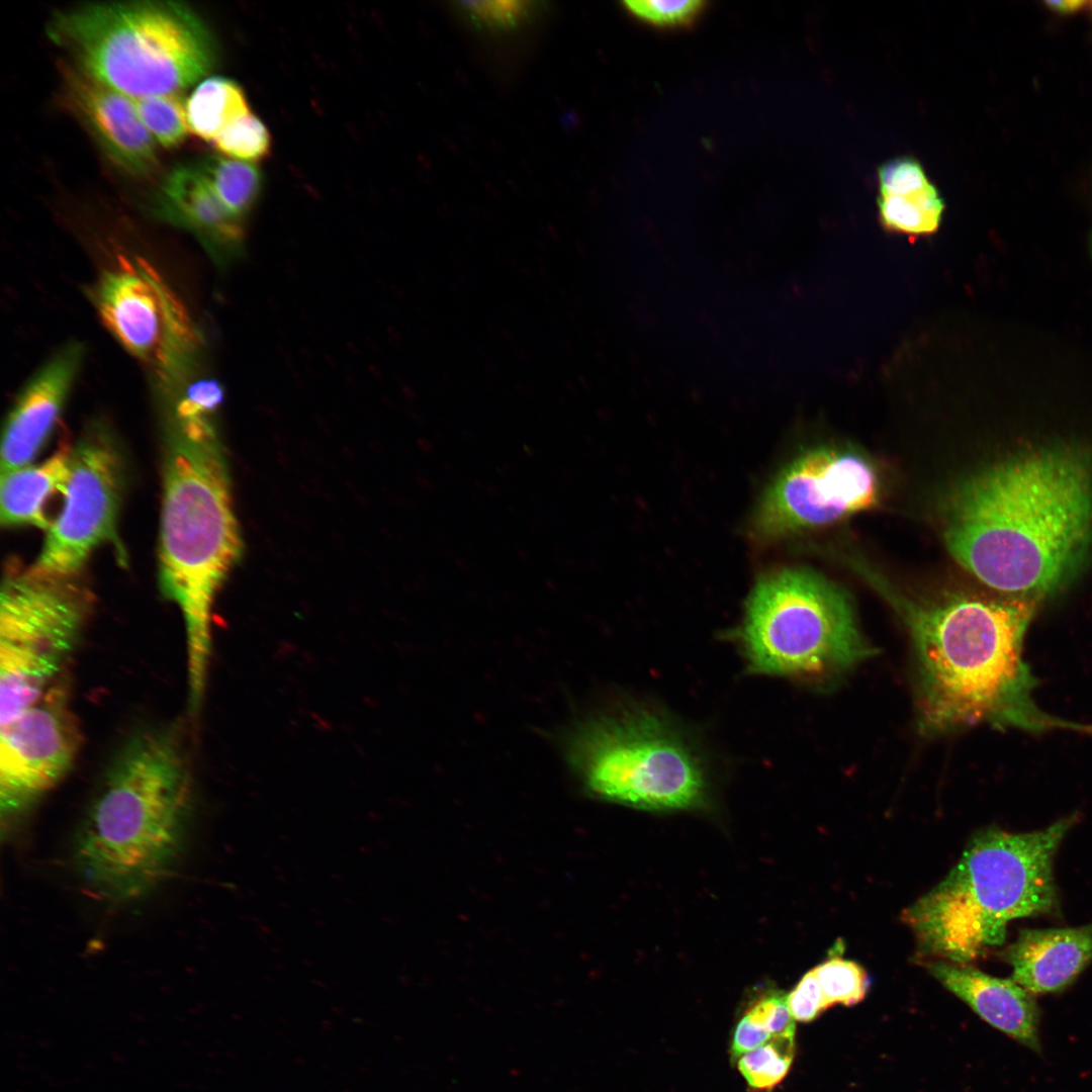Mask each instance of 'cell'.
<instances>
[{
  "mask_svg": "<svg viewBox=\"0 0 1092 1092\" xmlns=\"http://www.w3.org/2000/svg\"><path fill=\"white\" fill-rule=\"evenodd\" d=\"M949 510L952 557L990 588L1038 604L1092 558V449L1059 441L1019 450L965 480Z\"/></svg>",
  "mask_w": 1092,
  "mask_h": 1092,
  "instance_id": "1",
  "label": "cell"
},
{
  "mask_svg": "<svg viewBox=\"0 0 1092 1092\" xmlns=\"http://www.w3.org/2000/svg\"><path fill=\"white\" fill-rule=\"evenodd\" d=\"M914 643L922 727L930 731L987 723L1029 733L1071 730L1092 736V725L1061 719L1033 699L1036 678L1023 643L1038 604L1011 597H953L920 603L869 572Z\"/></svg>",
  "mask_w": 1092,
  "mask_h": 1092,
  "instance_id": "2",
  "label": "cell"
},
{
  "mask_svg": "<svg viewBox=\"0 0 1092 1092\" xmlns=\"http://www.w3.org/2000/svg\"><path fill=\"white\" fill-rule=\"evenodd\" d=\"M164 433L159 581L182 615L188 695L201 701L215 595L242 556L231 478L212 412L186 394L160 405Z\"/></svg>",
  "mask_w": 1092,
  "mask_h": 1092,
  "instance_id": "3",
  "label": "cell"
},
{
  "mask_svg": "<svg viewBox=\"0 0 1092 1092\" xmlns=\"http://www.w3.org/2000/svg\"><path fill=\"white\" fill-rule=\"evenodd\" d=\"M192 810L186 752L169 729L129 737L75 833L76 875L94 896L128 904L166 881L184 850Z\"/></svg>",
  "mask_w": 1092,
  "mask_h": 1092,
  "instance_id": "4",
  "label": "cell"
},
{
  "mask_svg": "<svg viewBox=\"0 0 1092 1092\" xmlns=\"http://www.w3.org/2000/svg\"><path fill=\"white\" fill-rule=\"evenodd\" d=\"M1076 819L1028 833L977 834L946 878L903 914L922 949L966 964L1000 944L1009 920L1051 910L1053 858Z\"/></svg>",
  "mask_w": 1092,
  "mask_h": 1092,
  "instance_id": "5",
  "label": "cell"
},
{
  "mask_svg": "<svg viewBox=\"0 0 1092 1092\" xmlns=\"http://www.w3.org/2000/svg\"><path fill=\"white\" fill-rule=\"evenodd\" d=\"M48 33L76 67L134 100L179 93L217 57L202 18L177 1L82 4L57 12Z\"/></svg>",
  "mask_w": 1092,
  "mask_h": 1092,
  "instance_id": "6",
  "label": "cell"
},
{
  "mask_svg": "<svg viewBox=\"0 0 1092 1092\" xmlns=\"http://www.w3.org/2000/svg\"><path fill=\"white\" fill-rule=\"evenodd\" d=\"M569 768L593 795L642 809L675 810L705 795L704 767L687 740L661 715L626 708L594 715L561 737Z\"/></svg>",
  "mask_w": 1092,
  "mask_h": 1092,
  "instance_id": "7",
  "label": "cell"
},
{
  "mask_svg": "<svg viewBox=\"0 0 1092 1092\" xmlns=\"http://www.w3.org/2000/svg\"><path fill=\"white\" fill-rule=\"evenodd\" d=\"M741 642L750 670L768 675L842 671L873 653L847 593L798 567L756 582L746 603Z\"/></svg>",
  "mask_w": 1092,
  "mask_h": 1092,
  "instance_id": "8",
  "label": "cell"
},
{
  "mask_svg": "<svg viewBox=\"0 0 1092 1092\" xmlns=\"http://www.w3.org/2000/svg\"><path fill=\"white\" fill-rule=\"evenodd\" d=\"M80 574L8 569L0 596V722L39 701L63 678L92 610Z\"/></svg>",
  "mask_w": 1092,
  "mask_h": 1092,
  "instance_id": "9",
  "label": "cell"
},
{
  "mask_svg": "<svg viewBox=\"0 0 1092 1092\" xmlns=\"http://www.w3.org/2000/svg\"><path fill=\"white\" fill-rule=\"evenodd\" d=\"M89 295L106 330L145 367L156 397L199 375L201 333L183 300L148 260L116 255Z\"/></svg>",
  "mask_w": 1092,
  "mask_h": 1092,
  "instance_id": "10",
  "label": "cell"
},
{
  "mask_svg": "<svg viewBox=\"0 0 1092 1092\" xmlns=\"http://www.w3.org/2000/svg\"><path fill=\"white\" fill-rule=\"evenodd\" d=\"M880 481L873 464L847 449L808 450L782 469L755 512L752 532L761 541L833 524L872 509Z\"/></svg>",
  "mask_w": 1092,
  "mask_h": 1092,
  "instance_id": "11",
  "label": "cell"
},
{
  "mask_svg": "<svg viewBox=\"0 0 1092 1092\" xmlns=\"http://www.w3.org/2000/svg\"><path fill=\"white\" fill-rule=\"evenodd\" d=\"M121 461L108 431L88 429L73 445L64 506L27 568L37 574L79 575L93 550L116 539Z\"/></svg>",
  "mask_w": 1092,
  "mask_h": 1092,
  "instance_id": "12",
  "label": "cell"
},
{
  "mask_svg": "<svg viewBox=\"0 0 1092 1092\" xmlns=\"http://www.w3.org/2000/svg\"><path fill=\"white\" fill-rule=\"evenodd\" d=\"M81 743L63 678L1 725L0 809L11 819L29 809L71 770Z\"/></svg>",
  "mask_w": 1092,
  "mask_h": 1092,
  "instance_id": "13",
  "label": "cell"
},
{
  "mask_svg": "<svg viewBox=\"0 0 1092 1092\" xmlns=\"http://www.w3.org/2000/svg\"><path fill=\"white\" fill-rule=\"evenodd\" d=\"M64 102L89 130L106 157L121 170L151 174L158 165L156 141L142 122L134 100L63 63Z\"/></svg>",
  "mask_w": 1092,
  "mask_h": 1092,
  "instance_id": "14",
  "label": "cell"
},
{
  "mask_svg": "<svg viewBox=\"0 0 1092 1092\" xmlns=\"http://www.w3.org/2000/svg\"><path fill=\"white\" fill-rule=\"evenodd\" d=\"M85 347L69 341L25 381L7 416L1 442V472L26 465L54 430L80 371Z\"/></svg>",
  "mask_w": 1092,
  "mask_h": 1092,
  "instance_id": "15",
  "label": "cell"
},
{
  "mask_svg": "<svg viewBox=\"0 0 1092 1092\" xmlns=\"http://www.w3.org/2000/svg\"><path fill=\"white\" fill-rule=\"evenodd\" d=\"M927 970L990 1025L1036 1053L1041 1051L1036 1002L1012 979H999L967 964L942 960L928 962Z\"/></svg>",
  "mask_w": 1092,
  "mask_h": 1092,
  "instance_id": "16",
  "label": "cell"
},
{
  "mask_svg": "<svg viewBox=\"0 0 1092 1092\" xmlns=\"http://www.w3.org/2000/svg\"><path fill=\"white\" fill-rule=\"evenodd\" d=\"M162 219L194 235L212 252L231 249L244 237L243 219L232 214L198 165H179L162 182L153 202Z\"/></svg>",
  "mask_w": 1092,
  "mask_h": 1092,
  "instance_id": "17",
  "label": "cell"
},
{
  "mask_svg": "<svg viewBox=\"0 0 1092 1092\" xmlns=\"http://www.w3.org/2000/svg\"><path fill=\"white\" fill-rule=\"evenodd\" d=\"M1012 980L1031 994L1058 992L1092 961V924L1025 929L1007 950Z\"/></svg>",
  "mask_w": 1092,
  "mask_h": 1092,
  "instance_id": "18",
  "label": "cell"
},
{
  "mask_svg": "<svg viewBox=\"0 0 1092 1092\" xmlns=\"http://www.w3.org/2000/svg\"><path fill=\"white\" fill-rule=\"evenodd\" d=\"M878 186L883 226L914 237L937 231L944 202L918 161L902 157L882 164L878 169Z\"/></svg>",
  "mask_w": 1092,
  "mask_h": 1092,
  "instance_id": "19",
  "label": "cell"
},
{
  "mask_svg": "<svg viewBox=\"0 0 1092 1092\" xmlns=\"http://www.w3.org/2000/svg\"><path fill=\"white\" fill-rule=\"evenodd\" d=\"M73 446L65 443L37 465L1 472L0 520L4 527L29 525L48 530L52 522L44 515L49 496L64 492L70 473Z\"/></svg>",
  "mask_w": 1092,
  "mask_h": 1092,
  "instance_id": "20",
  "label": "cell"
},
{
  "mask_svg": "<svg viewBox=\"0 0 1092 1092\" xmlns=\"http://www.w3.org/2000/svg\"><path fill=\"white\" fill-rule=\"evenodd\" d=\"M189 130L206 142L250 112L243 88L234 80L214 76L200 82L186 101Z\"/></svg>",
  "mask_w": 1092,
  "mask_h": 1092,
  "instance_id": "21",
  "label": "cell"
},
{
  "mask_svg": "<svg viewBox=\"0 0 1092 1092\" xmlns=\"http://www.w3.org/2000/svg\"><path fill=\"white\" fill-rule=\"evenodd\" d=\"M211 189L225 208L243 219L257 203L263 176L253 164L210 156L197 163Z\"/></svg>",
  "mask_w": 1092,
  "mask_h": 1092,
  "instance_id": "22",
  "label": "cell"
},
{
  "mask_svg": "<svg viewBox=\"0 0 1092 1092\" xmlns=\"http://www.w3.org/2000/svg\"><path fill=\"white\" fill-rule=\"evenodd\" d=\"M134 105L146 128L164 148L178 147L190 131L186 102L179 93L138 99Z\"/></svg>",
  "mask_w": 1092,
  "mask_h": 1092,
  "instance_id": "23",
  "label": "cell"
},
{
  "mask_svg": "<svg viewBox=\"0 0 1092 1092\" xmlns=\"http://www.w3.org/2000/svg\"><path fill=\"white\" fill-rule=\"evenodd\" d=\"M793 1056L794 1039L771 1038L742 1055L738 1060V1069L752 1089L767 1090L786 1077Z\"/></svg>",
  "mask_w": 1092,
  "mask_h": 1092,
  "instance_id": "24",
  "label": "cell"
},
{
  "mask_svg": "<svg viewBox=\"0 0 1092 1092\" xmlns=\"http://www.w3.org/2000/svg\"><path fill=\"white\" fill-rule=\"evenodd\" d=\"M813 971L829 1007L835 1004L851 1006L866 997L869 977L858 964L832 957Z\"/></svg>",
  "mask_w": 1092,
  "mask_h": 1092,
  "instance_id": "25",
  "label": "cell"
},
{
  "mask_svg": "<svg viewBox=\"0 0 1092 1092\" xmlns=\"http://www.w3.org/2000/svg\"><path fill=\"white\" fill-rule=\"evenodd\" d=\"M213 146L234 160L259 162L270 155L272 139L265 123L250 111L229 124Z\"/></svg>",
  "mask_w": 1092,
  "mask_h": 1092,
  "instance_id": "26",
  "label": "cell"
},
{
  "mask_svg": "<svg viewBox=\"0 0 1092 1092\" xmlns=\"http://www.w3.org/2000/svg\"><path fill=\"white\" fill-rule=\"evenodd\" d=\"M633 16L655 26L686 27L693 24L706 7L705 1L639 0L623 2Z\"/></svg>",
  "mask_w": 1092,
  "mask_h": 1092,
  "instance_id": "27",
  "label": "cell"
},
{
  "mask_svg": "<svg viewBox=\"0 0 1092 1092\" xmlns=\"http://www.w3.org/2000/svg\"><path fill=\"white\" fill-rule=\"evenodd\" d=\"M757 1024L764 1026L771 1038L794 1039L795 1019L787 1004L786 996L770 995L755 1003L746 1013Z\"/></svg>",
  "mask_w": 1092,
  "mask_h": 1092,
  "instance_id": "28",
  "label": "cell"
},
{
  "mask_svg": "<svg viewBox=\"0 0 1092 1092\" xmlns=\"http://www.w3.org/2000/svg\"><path fill=\"white\" fill-rule=\"evenodd\" d=\"M786 1000L794 1019L802 1022L814 1020L829 1008L813 969L802 977Z\"/></svg>",
  "mask_w": 1092,
  "mask_h": 1092,
  "instance_id": "29",
  "label": "cell"
},
{
  "mask_svg": "<svg viewBox=\"0 0 1092 1092\" xmlns=\"http://www.w3.org/2000/svg\"><path fill=\"white\" fill-rule=\"evenodd\" d=\"M463 5L474 19L498 28L517 24L530 12L526 2H465Z\"/></svg>",
  "mask_w": 1092,
  "mask_h": 1092,
  "instance_id": "30",
  "label": "cell"
},
{
  "mask_svg": "<svg viewBox=\"0 0 1092 1092\" xmlns=\"http://www.w3.org/2000/svg\"><path fill=\"white\" fill-rule=\"evenodd\" d=\"M771 1039L769 1031L762 1025L752 1021L748 1015L738 1023L732 1042L731 1052L734 1057L751 1052Z\"/></svg>",
  "mask_w": 1092,
  "mask_h": 1092,
  "instance_id": "31",
  "label": "cell"
},
{
  "mask_svg": "<svg viewBox=\"0 0 1092 1092\" xmlns=\"http://www.w3.org/2000/svg\"><path fill=\"white\" fill-rule=\"evenodd\" d=\"M1088 4L1087 1L1081 0H1059V1H1045V5L1058 12L1071 13L1081 9Z\"/></svg>",
  "mask_w": 1092,
  "mask_h": 1092,
  "instance_id": "32",
  "label": "cell"
},
{
  "mask_svg": "<svg viewBox=\"0 0 1092 1092\" xmlns=\"http://www.w3.org/2000/svg\"><path fill=\"white\" fill-rule=\"evenodd\" d=\"M1091 245H1092V241H1091Z\"/></svg>",
  "mask_w": 1092,
  "mask_h": 1092,
  "instance_id": "33",
  "label": "cell"
}]
</instances>
